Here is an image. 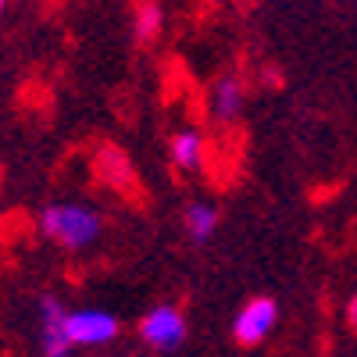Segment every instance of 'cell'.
Returning a JSON list of instances; mask_svg holds the SVG:
<instances>
[{
	"mask_svg": "<svg viewBox=\"0 0 357 357\" xmlns=\"http://www.w3.org/2000/svg\"><path fill=\"white\" fill-rule=\"evenodd\" d=\"M36 229H40L43 240L57 243L61 250L79 254L86 247H93L104 236V215L86 200H61V204L43 207L40 218H36Z\"/></svg>",
	"mask_w": 357,
	"mask_h": 357,
	"instance_id": "6da1fadb",
	"label": "cell"
},
{
	"mask_svg": "<svg viewBox=\"0 0 357 357\" xmlns=\"http://www.w3.org/2000/svg\"><path fill=\"white\" fill-rule=\"evenodd\" d=\"M139 340L158 350V354H172L186 343V314L175 304H158L143 314L139 321Z\"/></svg>",
	"mask_w": 357,
	"mask_h": 357,
	"instance_id": "7a4b0ae2",
	"label": "cell"
},
{
	"mask_svg": "<svg viewBox=\"0 0 357 357\" xmlns=\"http://www.w3.org/2000/svg\"><path fill=\"white\" fill-rule=\"evenodd\" d=\"M275 321H279V304L272 296H250L232 318V340L240 347H257L272 336Z\"/></svg>",
	"mask_w": 357,
	"mask_h": 357,
	"instance_id": "3957f363",
	"label": "cell"
},
{
	"mask_svg": "<svg viewBox=\"0 0 357 357\" xmlns=\"http://www.w3.org/2000/svg\"><path fill=\"white\" fill-rule=\"evenodd\" d=\"M40 357H72L75 343L68 336V307L57 296H40Z\"/></svg>",
	"mask_w": 357,
	"mask_h": 357,
	"instance_id": "277c9868",
	"label": "cell"
},
{
	"mask_svg": "<svg viewBox=\"0 0 357 357\" xmlns=\"http://www.w3.org/2000/svg\"><path fill=\"white\" fill-rule=\"evenodd\" d=\"M118 318L104 307H75L68 311V336L75 347H104L118 336Z\"/></svg>",
	"mask_w": 357,
	"mask_h": 357,
	"instance_id": "5b68a950",
	"label": "cell"
},
{
	"mask_svg": "<svg viewBox=\"0 0 357 357\" xmlns=\"http://www.w3.org/2000/svg\"><path fill=\"white\" fill-rule=\"evenodd\" d=\"M243 104H247V82L240 75L225 72L222 79H215L211 97H207V107H211L215 122H232V118L243 111Z\"/></svg>",
	"mask_w": 357,
	"mask_h": 357,
	"instance_id": "8992f818",
	"label": "cell"
},
{
	"mask_svg": "<svg viewBox=\"0 0 357 357\" xmlns=\"http://www.w3.org/2000/svg\"><path fill=\"white\" fill-rule=\"evenodd\" d=\"M183 232H186V240L204 247V243H211L215 240V232H218V222H222V211H218V204L211 200H190L183 207Z\"/></svg>",
	"mask_w": 357,
	"mask_h": 357,
	"instance_id": "52a82bcc",
	"label": "cell"
},
{
	"mask_svg": "<svg viewBox=\"0 0 357 357\" xmlns=\"http://www.w3.org/2000/svg\"><path fill=\"white\" fill-rule=\"evenodd\" d=\"M204 154H207V143H204V132L200 129H178L172 139H168V158L178 172H197L204 165Z\"/></svg>",
	"mask_w": 357,
	"mask_h": 357,
	"instance_id": "ba28073f",
	"label": "cell"
},
{
	"mask_svg": "<svg viewBox=\"0 0 357 357\" xmlns=\"http://www.w3.org/2000/svg\"><path fill=\"white\" fill-rule=\"evenodd\" d=\"M165 29V8L154 4V0H143V4L132 8V36L136 43H154Z\"/></svg>",
	"mask_w": 357,
	"mask_h": 357,
	"instance_id": "9c48e42d",
	"label": "cell"
},
{
	"mask_svg": "<svg viewBox=\"0 0 357 357\" xmlns=\"http://www.w3.org/2000/svg\"><path fill=\"white\" fill-rule=\"evenodd\" d=\"M347 325L357 333V293L350 296V304H347Z\"/></svg>",
	"mask_w": 357,
	"mask_h": 357,
	"instance_id": "30bf717a",
	"label": "cell"
},
{
	"mask_svg": "<svg viewBox=\"0 0 357 357\" xmlns=\"http://www.w3.org/2000/svg\"><path fill=\"white\" fill-rule=\"evenodd\" d=\"M4 11H8V4H4V0H0V15H4Z\"/></svg>",
	"mask_w": 357,
	"mask_h": 357,
	"instance_id": "8fae6325",
	"label": "cell"
}]
</instances>
